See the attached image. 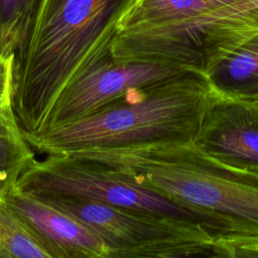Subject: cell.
<instances>
[{
	"label": "cell",
	"instance_id": "cell-2",
	"mask_svg": "<svg viewBox=\"0 0 258 258\" xmlns=\"http://www.w3.org/2000/svg\"><path fill=\"white\" fill-rule=\"evenodd\" d=\"M135 0H43L16 52L13 110L24 134L47 130L60 96L111 56L119 23Z\"/></svg>",
	"mask_w": 258,
	"mask_h": 258
},
{
	"label": "cell",
	"instance_id": "cell-3",
	"mask_svg": "<svg viewBox=\"0 0 258 258\" xmlns=\"http://www.w3.org/2000/svg\"><path fill=\"white\" fill-rule=\"evenodd\" d=\"M211 93L207 78L188 71L155 85L132 89L76 122L24 137L31 147L47 154L90 147L192 141Z\"/></svg>",
	"mask_w": 258,
	"mask_h": 258
},
{
	"label": "cell",
	"instance_id": "cell-8",
	"mask_svg": "<svg viewBox=\"0 0 258 258\" xmlns=\"http://www.w3.org/2000/svg\"><path fill=\"white\" fill-rule=\"evenodd\" d=\"M192 142L221 162L258 171V104L212 90Z\"/></svg>",
	"mask_w": 258,
	"mask_h": 258
},
{
	"label": "cell",
	"instance_id": "cell-10",
	"mask_svg": "<svg viewBox=\"0 0 258 258\" xmlns=\"http://www.w3.org/2000/svg\"><path fill=\"white\" fill-rule=\"evenodd\" d=\"M206 78L214 92L258 104V33L229 52Z\"/></svg>",
	"mask_w": 258,
	"mask_h": 258
},
{
	"label": "cell",
	"instance_id": "cell-7",
	"mask_svg": "<svg viewBox=\"0 0 258 258\" xmlns=\"http://www.w3.org/2000/svg\"><path fill=\"white\" fill-rule=\"evenodd\" d=\"M186 72L188 70L153 61H117L111 55L63 92L46 131L90 116L132 89L155 85Z\"/></svg>",
	"mask_w": 258,
	"mask_h": 258
},
{
	"label": "cell",
	"instance_id": "cell-4",
	"mask_svg": "<svg viewBox=\"0 0 258 258\" xmlns=\"http://www.w3.org/2000/svg\"><path fill=\"white\" fill-rule=\"evenodd\" d=\"M258 33L251 0L173 23L118 31L111 43L117 61H153L207 76L239 44Z\"/></svg>",
	"mask_w": 258,
	"mask_h": 258
},
{
	"label": "cell",
	"instance_id": "cell-17",
	"mask_svg": "<svg viewBox=\"0 0 258 258\" xmlns=\"http://www.w3.org/2000/svg\"><path fill=\"white\" fill-rule=\"evenodd\" d=\"M15 121H17V118H16L15 115H0V123H2V122H15Z\"/></svg>",
	"mask_w": 258,
	"mask_h": 258
},
{
	"label": "cell",
	"instance_id": "cell-5",
	"mask_svg": "<svg viewBox=\"0 0 258 258\" xmlns=\"http://www.w3.org/2000/svg\"><path fill=\"white\" fill-rule=\"evenodd\" d=\"M33 195L94 230L108 246L110 258H217L214 238L181 221L69 196Z\"/></svg>",
	"mask_w": 258,
	"mask_h": 258
},
{
	"label": "cell",
	"instance_id": "cell-16",
	"mask_svg": "<svg viewBox=\"0 0 258 258\" xmlns=\"http://www.w3.org/2000/svg\"><path fill=\"white\" fill-rule=\"evenodd\" d=\"M245 1H248V0H212V2L215 5L216 9L230 7V6H233V5L245 2Z\"/></svg>",
	"mask_w": 258,
	"mask_h": 258
},
{
	"label": "cell",
	"instance_id": "cell-9",
	"mask_svg": "<svg viewBox=\"0 0 258 258\" xmlns=\"http://www.w3.org/2000/svg\"><path fill=\"white\" fill-rule=\"evenodd\" d=\"M5 200L54 250L57 258H110L104 240L71 214L17 187Z\"/></svg>",
	"mask_w": 258,
	"mask_h": 258
},
{
	"label": "cell",
	"instance_id": "cell-6",
	"mask_svg": "<svg viewBox=\"0 0 258 258\" xmlns=\"http://www.w3.org/2000/svg\"><path fill=\"white\" fill-rule=\"evenodd\" d=\"M16 187L31 194L69 196L172 218L205 230L215 240L211 225L190 208L95 160L48 153L43 160L32 161Z\"/></svg>",
	"mask_w": 258,
	"mask_h": 258
},
{
	"label": "cell",
	"instance_id": "cell-1",
	"mask_svg": "<svg viewBox=\"0 0 258 258\" xmlns=\"http://www.w3.org/2000/svg\"><path fill=\"white\" fill-rule=\"evenodd\" d=\"M63 153L102 162L200 214L213 230L217 258H258V171L221 162L192 141Z\"/></svg>",
	"mask_w": 258,
	"mask_h": 258
},
{
	"label": "cell",
	"instance_id": "cell-15",
	"mask_svg": "<svg viewBox=\"0 0 258 258\" xmlns=\"http://www.w3.org/2000/svg\"><path fill=\"white\" fill-rule=\"evenodd\" d=\"M15 58L16 53L0 51V109L7 112H14Z\"/></svg>",
	"mask_w": 258,
	"mask_h": 258
},
{
	"label": "cell",
	"instance_id": "cell-18",
	"mask_svg": "<svg viewBox=\"0 0 258 258\" xmlns=\"http://www.w3.org/2000/svg\"><path fill=\"white\" fill-rule=\"evenodd\" d=\"M252 1H253V3H254L255 5L258 6V0H252Z\"/></svg>",
	"mask_w": 258,
	"mask_h": 258
},
{
	"label": "cell",
	"instance_id": "cell-14",
	"mask_svg": "<svg viewBox=\"0 0 258 258\" xmlns=\"http://www.w3.org/2000/svg\"><path fill=\"white\" fill-rule=\"evenodd\" d=\"M43 0H0V51L16 53L28 35Z\"/></svg>",
	"mask_w": 258,
	"mask_h": 258
},
{
	"label": "cell",
	"instance_id": "cell-11",
	"mask_svg": "<svg viewBox=\"0 0 258 258\" xmlns=\"http://www.w3.org/2000/svg\"><path fill=\"white\" fill-rule=\"evenodd\" d=\"M215 10L212 0H135L122 17L118 31L178 22Z\"/></svg>",
	"mask_w": 258,
	"mask_h": 258
},
{
	"label": "cell",
	"instance_id": "cell-13",
	"mask_svg": "<svg viewBox=\"0 0 258 258\" xmlns=\"http://www.w3.org/2000/svg\"><path fill=\"white\" fill-rule=\"evenodd\" d=\"M35 159L17 121L0 123V201L16 187L22 173Z\"/></svg>",
	"mask_w": 258,
	"mask_h": 258
},
{
	"label": "cell",
	"instance_id": "cell-12",
	"mask_svg": "<svg viewBox=\"0 0 258 258\" xmlns=\"http://www.w3.org/2000/svg\"><path fill=\"white\" fill-rule=\"evenodd\" d=\"M0 258H57L5 199L0 201Z\"/></svg>",
	"mask_w": 258,
	"mask_h": 258
}]
</instances>
